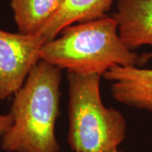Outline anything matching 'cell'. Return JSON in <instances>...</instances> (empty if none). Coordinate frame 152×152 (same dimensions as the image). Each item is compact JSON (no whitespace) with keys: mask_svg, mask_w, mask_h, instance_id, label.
I'll return each instance as SVG.
<instances>
[{"mask_svg":"<svg viewBox=\"0 0 152 152\" xmlns=\"http://www.w3.org/2000/svg\"><path fill=\"white\" fill-rule=\"evenodd\" d=\"M46 41L39 34L12 33L0 29V99L20 89L40 58Z\"/></svg>","mask_w":152,"mask_h":152,"instance_id":"cell-4","label":"cell"},{"mask_svg":"<svg viewBox=\"0 0 152 152\" xmlns=\"http://www.w3.org/2000/svg\"><path fill=\"white\" fill-rule=\"evenodd\" d=\"M113 98L133 108L152 112V69L116 66L103 75Z\"/></svg>","mask_w":152,"mask_h":152,"instance_id":"cell-6","label":"cell"},{"mask_svg":"<svg viewBox=\"0 0 152 152\" xmlns=\"http://www.w3.org/2000/svg\"><path fill=\"white\" fill-rule=\"evenodd\" d=\"M101 75L69 73L68 142L74 152L118 149L126 137L127 122L119 111L104 105Z\"/></svg>","mask_w":152,"mask_h":152,"instance_id":"cell-3","label":"cell"},{"mask_svg":"<svg viewBox=\"0 0 152 152\" xmlns=\"http://www.w3.org/2000/svg\"><path fill=\"white\" fill-rule=\"evenodd\" d=\"M64 0H10L19 32L37 35L52 19Z\"/></svg>","mask_w":152,"mask_h":152,"instance_id":"cell-8","label":"cell"},{"mask_svg":"<svg viewBox=\"0 0 152 152\" xmlns=\"http://www.w3.org/2000/svg\"><path fill=\"white\" fill-rule=\"evenodd\" d=\"M114 0H64L59 10L38 33L46 42L69 26L107 16Z\"/></svg>","mask_w":152,"mask_h":152,"instance_id":"cell-7","label":"cell"},{"mask_svg":"<svg viewBox=\"0 0 152 152\" xmlns=\"http://www.w3.org/2000/svg\"><path fill=\"white\" fill-rule=\"evenodd\" d=\"M13 120L11 115L9 114H0V134L3 135L12 125Z\"/></svg>","mask_w":152,"mask_h":152,"instance_id":"cell-9","label":"cell"},{"mask_svg":"<svg viewBox=\"0 0 152 152\" xmlns=\"http://www.w3.org/2000/svg\"><path fill=\"white\" fill-rule=\"evenodd\" d=\"M58 37L47 42L40 58L78 75H103L116 66L140 64V57L121 40L113 17L79 23L64 28Z\"/></svg>","mask_w":152,"mask_h":152,"instance_id":"cell-2","label":"cell"},{"mask_svg":"<svg viewBox=\"0 0 152 152\" xmlns=\"http://www.w3.org/2000/svg\"><path fill=\"white\" fill-rule=\"evenodd\" d=\"M113 18L120 38L129 50L152 47V0H118ZM151 58V52L140 58V64Z\"/></svg>","mask_w":152,"mask_h":152,"instance_id":"cell-5","label":"cell"},{"mask_svg":"<svg viewBox=\"0 0 152 152\" xmlns=\"http://www.w3.org/2000/svg\"><path fill=\"white\" fill-rule=\"evenodd\" d=\"M61 69L40 60L15 94L11 127L3 134L9 152H58L55 125L59 113Z\"/></svg>","mask_w":152,"mask_h":152,"instance_id":"cell-1","label":"cell"},{"mask_svg":"<svg viewBox=\"0 0 152 152\" xmlns=\"http://www.w3.org/2000/svg\"><path fill=\"white\" fill-rule=\"evenodd\" d=\"M102 152H124V151H120L119 149H116V150H112V151H102Z\"/></svg>","mask_w":152,"mask_h":152,"instance_id":"cell-10","label":"cell"}]
</instances>
